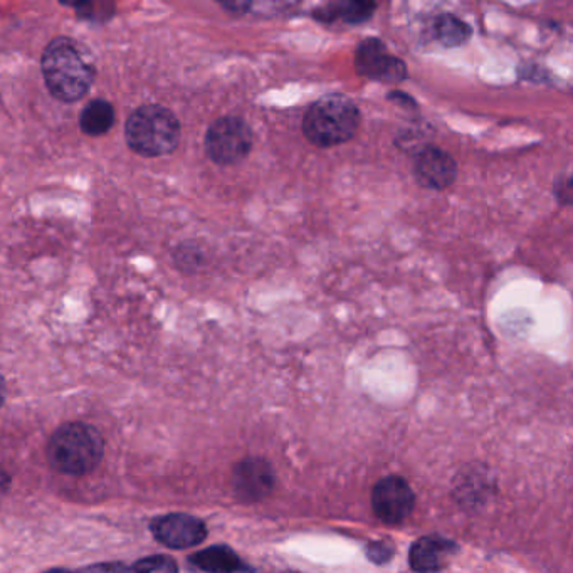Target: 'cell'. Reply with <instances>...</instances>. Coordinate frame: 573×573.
<instances>
[{
    "instance_id": "6da1fadb",
    "label": "cell",
    "mask_w": 573,
    "mask_h": 573,
    "mask_svg": "<svg viewBox=\"0 0 573 573\" xmlns=\"http://www.w3.org/2000/svg\"><path fill=\"white\" fill-rule=\"evenodd\" d=\"M41 68L51 95L65 103L81 100L97 75L89 51L71 37L51 41L44 49Z\"/></svg>"
},
{
    "instance_id": "7a4b0ae2",
    "label": "cell",
    "mask_w": 573,
    "mask_h": 573,
    "mask_svg": "<svg viewBox=\"0 0 573 573\" xmlns=\"http://www.w3.org/2000/svg\"><path fill=\"white\" fill-rule=\"evenodd\" d=\"M362 113L346 95H327L315 101L304 117V135L318 148L350 142L359 132Z\"/></svg>"
},
{
    "instance_id": "3957f363",
    "label": "cell",
    "mask_w": 573,
    "mask_h": 573,
    "mask_svg": "<svg viewBox=\"0 0 573 573\" xmlns=\"http://www.w3.org/2000/svg\"><path fill=\"white\" fill-rule=\"evenodd\" d=\"M100 432L88 425H66L57 429L47 445L51 466L59 473L81 476L93 471L103 458Z\"/></svg>"
},
{
    "instance_id": "277c9868",
    "label": "cell",
    "mask_w": 573,
    "mask_h": 573,
    "mask_svg": "<svg viewBox=\"0 0 573 573\" xmlns=\"http://www.w3.org/2000/svg\"><path fill=\"white\" fill-rule=\"evenodd\" d=\"M126 142L142 157L172 154L180 142V123L170 110L158 104L139 108L126 122Z\"/></svg>"
},
{
    "instance_id": "5b68a950",
    "label": "cell",
    "mask_w": 573,
    "mask_h": 573,
    "mask_svg": "<svg viewBox=\"0 0 573 573\" xmlns=\"http://www.w3.org/2000/svg\"><path fill=\"white\" fill-rule=\"evenodd\" d=\"M254 135L251 126L239 117H222L207 130V157L218 165H235L251 154Z\"/></svg>"
},
{
    "instance_id": "8992f818",
    "label": "cell",
    "mask_w": 573,
    "mask_h": 573,
    "mask_svg": "<svg viewBox=\"0 0 573 573\" xmlns=\"http://www.w3.org/2000/svg\"><path fill=\"white\" fill-rule=\"evenodd\" d=\"M355 71L364 78L381 82H403L407 79L406 63L390 54L377 37H367L356 46Z\"/></svg>"
},
{
    "instance_id": "52a82bcc",
    "label": "cell",
    "mask_w": 573,
    "mask_h": 573,
    "mask_svg": "<svg viewBox=\"0 0 573 573\" xmlns=\"http://www.w3.org/2000/svg\"><path fill=\"white\" fill-rule=\"evenodd\" d=\"M416 496L409 483L399 476H388L378 481L372 492V508L378 520L387 525L404 524L412 513Z\"/></svg>"
},
{
    "instance_id": "ba28073f",
    "label": "cell",
    "mask_w": 573,
    "mask_h": 573,
    "mask_svg": "<svg viewBox=\"0 0 573 573\" xmlns=\"http://www.w3.org/2000/svg\"><path fill=\"white\" fill-rule=\"evenodd\" d=\"M458 162L439 146L428 145L417 152L414 161V177L420 187L428 190H445L456 183Z\"/></svg>"
},
{
    "instance_id": "9c48e42d",
    "label": "cell",
    "mask_w": 573,
    "mask_h": 573,
    "mask_svg": "<svg viewBox=\"0 0 573 573\" xmlns=\"http://www.w3.org/2000/svg\"><path fill=\"white\" fill-rule=\"evenodd\" d=\"M152 531L168 549H190L206 540L207 528L199 518L174 513L152 521Z\"/></svg>"
},
{
    "instance_id": "30bf717a",
    "label": "cell",
    "mask_w": 573,
    "mask_h": 573,
    "mask_svg": "<svg viewBox=\"0 0 573 573\" xmlns=\"http://www.w3.org/2000/svg\"><path fill=\"white\" fill-rule=\"evenodd\" d=\"M232 483L241 498L246 502H260L275 488V471L266 461L251 458L235 466Z\"/></svg>"
},
{
    "instance_id": "8fae6325",
    "label": "cell",
    "mask_w": 573,
    "mask_h": 573,
    "mask_svg": "<svg viewBox=\"0 0 573 573\" xmlns=\"http://www.w3.org/2000/svg\"><path fill=\"white\" fill-rule=\"evenodd\" d=\"M458 552L454 541L431 535L422 537L410 547L409 563L416 573H438Z\"/></svg>"
},
{
    "instance_id": "7c38bea8",
    "label": "cell",
    "mask_w": 573,
    "mask_h": 573,
    "mask_svg": "<svg viewBox=\"0 0 573 573\" xmlns=\"http://www.w3.org/2000/svg\"><path fill=\"white\" fill-rule=\"evenodd\" d=\"M190 563L207 573H239L246 570L241 559L225 546L202 550L190 557Z\"/></svg>"
},
{
    "instance_id": "4fadbf2b",
    "label": "cell",
    "mask_w": 573,
    "mask_h": 573,
    "mask_svg": "<svg viewBox=\"0 0 573 573\" xmlns=\"http://www.w3.org/2000/svg\"><path fill=\"white\" fill-rule=\"evenodd\" d=\"M377 4L372 2H339V4H327L313 12L318 21L330 22L345 21L349 24H360L374 15Z\"/></svg>"
},
{
    "instance_id": "5bb4252c",
    "label": "cell",
    "mask_w": 573,
    "mask_h": 573,
    "mask_svg": "<svg viewBox=\"0 0 573 573\" xmlns=\"http://www.w3.org/2000/svg\"><path fill=\"white\" fill-rule=\"evenodd\" d=\"M432 36L436 37L441 46L460 47L473 36V29L452 14H441L432 21Z\"/></svg>"
},
{
    "instance_id": "9a60e30c",
    "label": "cell",
    "mask_w": 573,
    "mask_h": 573,
    "mask_svg": "<svg viewBox=\"0 0 573 573\" xmlns=\"http://www.w3.org/2000/svg\"><path fill=\"white\" fill-rule=\"evenodd\" d=\"M114 123V108L104 100H95L86 104L79 118V126L89 136L104 135Z\"/></svg>"
},
{
    "instance_id": "2e32d148",
    "label": "cell",
    "mask_w": 573,
    "mask_h": 573,
    "mask_svg": "<svg viewBox=\"0 0 573 573\" xmlns=\"http://www.w3.org/2000/svg\"><path fill=\"white\" fill-rule=\"evenodd\" d=\"M132 573H178V569L170 557L155 555L136 562Z\"/></svg>"
},
{
    "instance_id": "e0dca14e",
    "label": "cell",
    "mask_w": 573,
    "mask_h": 573,
    "mask_svg": "<svg viewBox=\"0 0 573 573\" xmlns=\"http://www.w3.org/2000/svg\"><path fill=\"white\" fill-rule=\"evenodd\" d=\"M367 555L375 563L390 562L392 557H394V546L390 541H374L367 547Z\"/></svg>"
},
{
    "instance_id": "ac0fdd59",
    "label": "cell",
    "mask_w": 573,
    "mask_h": 573,
    "mask_svg": "<svg viewBox=\"0 0 573 573\" xmlns=\"http://www.w3.org/2000/svg\"><path fill=\"white\" fill-rule=\"evenodd\" d=\"M79 573H132L129 566L122 563H101V565L89 566Z\"/></svg>"
},
{
    "instance_id": "d6986e66",
    "label": "cell",
    "mask_w": 573,
    "mask_h": 573,
    "mask_svg": "<svg viewBox=\"0 0 573 573\" xmlns=\"http://www.w3.org/2000/svg\"><path fill=\"white\" fill-rule=\"evenodd\" d=\"M555 194L560 202L570 203L572 200V180L570 177H560L555 186Z\"/></svg>"
},
{
    "instance_id": "ffe728a7",
    "label": "cell",
    "mask_w": 573,
    "mask_h": 573,
    "mask_svg": "<svg viewBox=\"0 0 573 573\" xmlns=\"http://www.w3.org/2000/svg\"><path fill=\"white\" fill-rule=\"evenodd\" d=\"M9 485H11V480H9V474L5 473L2 467H0V499L4 498L5 493H8Z\"/></svg>"
},
{
    "instance_id": "44dd1931",
    "label": "cell",
    "mask_w": 573,
    "mask_h": 573,
    "mask_svg": "<svg viewBox=\"0 0 573 573\" xmlns=\"http://www.w3.org/2000/svg\"><path fill=\"white\" fill-rule=\"evenodd\" d=\"M4 399H5V384H4V378L0 377V406H2V404H4Z\"/></svg>"
}]
</instances>
